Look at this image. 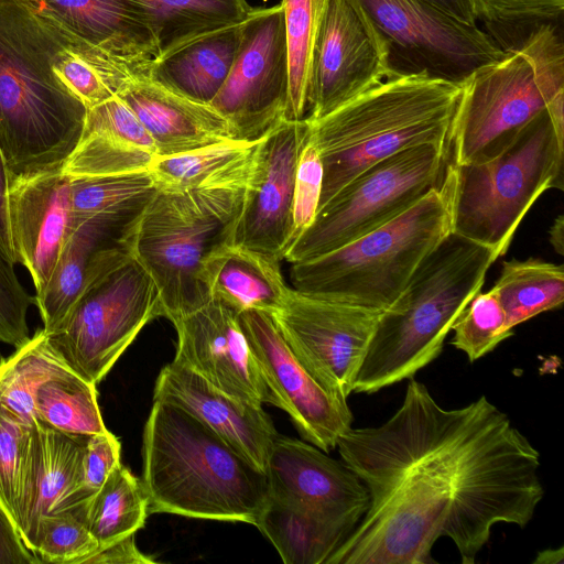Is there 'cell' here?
<instances>
[{
	"label": "cell",
	"instance_id": "cell-12",
	"mask_svg": "<svg viewBox=\"0 0 564 564\" xmlns=\"http://www.w3.org/2000/svg\"><path fill=\"white\" fill-rule=\"evenodd\" d=\"M382 312L291 288L271 315L302 366L330 395L347 401Z\"/></svg>",
	"mask_w": 564,
	"mask_h": 564
},
{
	"label": "cell",
	"instance_id": "cell-41",
	"mask_svg": "<svg viewBox=\"0 0 564 564\" xmlns=\"http://www.w3.org/2000/svg\"><path fill=\"white\" fill-rule=\"evenodd\" d=\"M322 186L323 163L318 149L311 139L310 130V138L301 152L296 167L289 250L314 221Z\"/></svg>",
	"mask_w": 564,
	"mask_h": 564
},
{
	"label": "cell",
	"instance_id": "cell-9",
	"mask_svg": "<svg viewBox=\"0 0 564 564\" xmlns=\"http://www.w3.org/2000/svg\"><path fill=\"white\" fill-rule=\"evenodd\" d=\"M564 145L546 110L534 117L499 155L485 162L447 163L451 229L507 253L514 232L547 189L563 191Z\"/></svg>",
	"mask_w": 564,
	"mask_h": 564
},
{
	"label": "cell",
	"instance_id": "cell-32",
	"mask_svg": "<svg viewBox=\"0 0 564 564\" xmlns=\"http://www.w3.org/2000/svg\"><path fill=\"white\" fill-rule=\"evenodd\" d=\"M96 387L70 368L53 375L35 392L36 420L69 434L90 435L107 431Z\"/></svg>",
	"mask_w": 564,
	"mask_h": 564
},
{
	"label": "cell",
	"instance_id": "cell-10",
	"mask_svg": "<svg viewBox=\"0 0 564 564\" xmlns=\"http://www.w3.org/2000/svg\"><path fill=\"white\" fill-rule=\"evenodd\" d=\"M448 148L412 147L366 167L318 208L286 252L291 263L336 250L399 217L441 185Z\"/></svg>",
	"mask_w": 564,
	"mask_h": 564
},
{
	"label": "cell",
	"instance_id": "cell-35",
	"mask_svg": "<svg viewBox=\"0 0 564 564\" xmlns=\"http://www.w3.org/2000/svg\"><path fill=\"white\" fill-rule=\"evenodd\" d=\"M156 191L149 171L69 177L75 220L94 216L137 217Z\"/></svg>",
	"mask_w": 564,
	"mask_h": 564
},
{
	"label": "cell",
	"instance_id": "cell-13",
	"mask_svg": "<svg viewBox=\"0 0 564 564\" xmlns=\"http://www.w3.org/2000/svg\"><path fill=\"white\" fill-rule=\"evenodd\" d=\"M290 66L282 6L252 10L230 72L209 104L228 122L231 138L256 142L284 120Z\"/></svg>",
	"mask_w": 564,
	"mask_h": 564
},
{
	"label": "cell",
	"instance_id": "cell-28",
	"mask_svg": "<svg viewBox=\"0 0 564 564\" xmlns=\"http://www.w3.org/2000/svg\"><path fill=\"white\" fill-rule=\"evenodd\" d=\"M259 141L230 139L173 155H156L149 173L162 191L245 188Z\"/></svg>",
	"mask_w": 564,
	"mask_h": 564
},
{
	"label": "cell",
	"instance_id": "cell-34",
	"mask_svg": "<svg viewBox=\"0 0 564 564\" xmlns=\"http://www.w3.org/2000/svg\"><path fill=\"white\" fill-rule=\"evenodd\" d=\"M149 516L148 498L141 479L121 463L91 498L87 525L98 549L142 529Z\"/></svg>",
	"mask_w": 564,
	"mask_h": 564
},
{
	"label": "cell",
	"instance_id": "cell-45",
	"mask_svg": "<svg viewBox=\"0 0 564 564\" xmlns=\"http://www.w3.org/2000/svg\"><path fill=\"white\" fill-rule=\"evenodd\" d=\"M42 563L24 544L15 522L0 503V564Z\"/></svg>",
	"mask_w": 564,
	"mask_h": 564
},
{
	"label": "cell",
	"instance_id": "cell-48",
	"mask_svg": "<svg viewBox=\"0 0 564 564\" xmlns=\"http://www.w3.org/2000/svg\"><path fill=\"white\" fill-rule=\"evenodd\" d=\"M444 13L468 25H478L471 0H424Z\"/></svg>",
	"mask_w": 564,
	"mask_h": 564
},
{
	"label": "cell",
	"instance_id": "cell-21",
	"mask_svg": "<svg viewBox=\"0 0 564 564\" xmlns=\"http://www.w3.org/2000/svg\"><path fill=\"white\" fill-rule=\"evenodd\" d=\"M153 401L182 408L265 473L279 433L262 406L231 397L175 360L161 369Z\"/></svg>",
	"mask_w": 564,
	"mask_h": 564
},
{
	"label": "cell",
	"instance_id": "cell-42",
	"mask_svg": "<svg viewBox=\"0 0 564 564\" xmlns=\"http://www.w3.org/2000/svg\"><path fill=\"white\" fill-rule=\"evenodd\" d=\"M84 130L105 134L156 156L150 133L117 95L88 109Z\"/></svg>",
	"mask_w": 564,
	"mask_h": 564
},
{
	"label": "cell",
	"instance_id": "cell-27",
	"mask_svg": "<svg viewBox=\"0 0 564 564\" xmlns=\"http://www.w3.org/2000/svg\"><path fill=\"white\" fill-rule=\"evenodd\" d=\"M241 24L196 37L154 59L148 76L202 104H210L224 85L237 55Z\"/></svg>",
	"mask_w": 564,
	"mask_h": 564
},
{
	"label": "cell",
	"instance_id": "cell-50",
	"mask_svg": "<svg viewBox=\"0 0 564 564\" xmlns=\"http://www.w3.org/2000/svg\"><path fill=\"white\" fill-rule=\"evenodd\" d=\"M563 547L546 549L538 553L534 564H562L563 563Z\"/></svg>",
	"mask_w": 564,
	"mask_h": 564
},
{
	"label": "cell",
	"instance_id": "cell-5",
	"mask_svg": "<svg viewBox=\"0 0 564 564\" xmlns=\"http://www.w3.org/2000/svg\"><path fill=\"white\" fill-rule=\"evenodd\" d=\"M497 259L490 248L449 232L382 312L352 392H378L413 378L434 361Z\"/></svg>",
	"mask_w": 564,
	"mask_h": 564
},
{
	"label": "cell",
	"instance_id": "cell-40",
	"mask_svg": "<svg viewBox=\"0 0 564 564\" xmlns=\"http://www.w3.org/2000/svg\"><path fill=\"white\" fill-rule=\"evenodd\" d=\"M32 425L0 406V503L15 522Z\"/></svg>",
	"mask_w": 564,
	"mask_h": 564
},
{
	"label": "cell",
	"instance_id": "cell-37",
	"mask_svg": "<svg viewBox=\"0 0 564 564\" xmlns=\"http://www.w3.org/2000/svg\"><path fill=\"white\" fill-rule=\"evenodd\" d=\"M477 23L503 51L519 45L534 29L562 23L564 0H471Z\"/></svg>",
	"mask_w": 564,
	"mask_h": 564
},
{
	"label": "cell",
	"instance_id": "cell-43",
	"mask_svg": "<svg viewBox=\"0 0 564 564\" xmlns=\"http://www.w3.org/2000/svg\"><path fill=\"white\" fill-rule=\"evenodd\" d=\"M35 304L22 286L14 271V263L0 250V340L14 346L30 338L28 312Z\"/></svg>",
	"mask_w": 564,
	"mask_h": 564
},
{
	"label": "cell",
	"instance_id": "cell-25",
	"mask_svg": "<svg viewBox=\"0 0 564 564\" xmlns=\"http://www.w3.org/2000/svg\"><path fill=\"white\" fill-rule=\"evenodd\" d=\"M116 95L148 130L156 155H173L232 139L228 122L209 104L180 95L148 75L130 78Z\"/></svg>",
	"mask_w": 564,
	"mask_h": 564
},
{
	"label": "cell",
	"instance_id": "cell-38",
	"mask_svg": "<svg viewBox=\"0 0 564 564\" xmlns=\"http://www.w3.org/2000/svg\"><path fill=\"white\" fill-rule=\"evenodd\" d=\"M451 344L466 354L470 362L492 351L513 334L492 289L478 292L455 321Z\"/></svg>",
	"mask_w": 564,
	"mask_h": 564
},
{
	"label": "cell",
	"instance_id": "cell-30",
	"mask_svg": "<svg viewBox=\"0 0 564 564\" xmlns=\"http://www.w3.org/2000/svg\"><path fill=\"white\" fill-rule=\"evenodd\" d=\"M147 15L161 56L207 33L241 24L252 9L245 0H129Z\"/></svg>",
	"mask_w": 564,
	"mask_h": 564
},
{
	"label": "cell",
	"instance_id": "cell-33",
	"mask_svg": "<svg viewBox=\"0 0 564 564\" xmlns=\"http://www.w3.org/2000/svg\"><path fill=\"white\" fill-rule=\"evenodd\" d=\"M69 368L51 346L42 329L0 361V406L25 424L36 420L34 397L40 384Z\"/></svg>",
	"mask_w": 564,
	"mask_h": 564
},
{
	"label": "cell",
	"instance_id": "cell-7",
	"mask_svg": "<svg viewBox=\"0 0 564 564\" xmlns=\"http://www.w3.org/2000/svg\"><path fill=\"white\" fill-rule=\"evenodd\" d=\"M449 232L451 189L444 176L386 225L326 254L292 263L293 289L384 311Z\"/></svg>",
	"mask_w": 564,
	"mask_h": 564
},
{
	"label": "cell",
	"instance_id": "cell-1",
	"mask_svg": "<svg viewBox=\"0 0 564 564\" xmlns=\"http://www.w3.org/2000/svg\"><path fill=\"white\" fill-rule=\"evenodd\" d=\"M336 448L369 505L326 564H433L441 538L473 564L497 523L524 528L544 496L540 453L507 413L485 395L445 409L414 377L390 419Z\"/></svg>",
	"mask_w": 564,
	"mask_h": 564
},
{
	"label": "cell",
	"instance_id": "cell-17",
	"mask_svg": "<svg viewBox=\"0 0 564 564\" xmlns=\"http://www.w3.org/2000/svg\"><path fill=\"white\" fill-rule=\"evenodd\" d=\"M239 323L276 408L285 411L301 436L328 453L351 427L352 413L322 386L296 359L270 313H239Z\"/></svg>",
	"mask_w": 564,
	"mask_h": 564
},
{
	"label": "cell",
	"instance_id": "cell-24",
	"mask_svg": "<svg viewBox=\"0 0 564 564\" xmlns=\"http://www.w3.org/2000/svg\"><path fill=\"white\" fill-rule=\"evenodd\" d=\"M138 217L94 216L75 220L48 285L34 296L46 334L58 327L99 276L131 253L129 237Z\"/></svg>",
	"mask_w": 564,
	"mask_h": 564
},
{
	"label": "cell",
	"instance_id": "cell-44",
	"mask_svg": "<svg viewBox=\"0 0 564 564\" xmlns=\"http://www.w3.org/2000/svg\"><path fill=\"white\" fill-rule=\"evenodd\" d=\"M121 444L108 430L87 437L82 458L79 499L88 505L111 470L119 465Z\"/></svg>",
	"mask_w": 564,
	"mask_h": 564
},
{
	"label": "cell",
	"instance_id": "cell-4",
	"mask_svg": "<svg viewBox=\"0 0 564 564\" xmlns=\"http://www.w3.org/2000/svg\"><path fill=\"white\" fill-rule=\"evenodd\" d=\"M462 82L395 73L327 115L308 120L323 163L322 207L373 163L412 147L449 148Z\"/></svg>",
	"mask_w": 564,
	"mask_h": 564
},
{
	"label": "cell",
	"instance_id": "cell-23",
	"mask_svg": "<svg viewBox=\"0 0 564 564\" xmlns=\"http://www.w3.org/2000/svg\"><path fill=\"white\" fill-rule=\"evenodd\" d=\"M31 1L40 13L132 76L148 75L161 56L147 15L129 0Z\"/></svg>",
	"mask_w": 564,
	"mask_h": 564
},
{
	"label": "cell",
	"instance_id": "cell-3",
	"mask_svg": "<svg viewBox=\"0 0 564 564\" xmlns=\"http://www.w3.org/2000/svg\"><path fill=\"white\" fill-rule=\"evenodd\" d=\"M150 513L256 525L269 499L264 471L192 414L153 401L142 443Z\"/></svg>",
	"mask_w": 564,
	"mask_h": 564
},
{
	"label": "cell",
	"instance_id": "cell-36",
	"mask_svg": "<svg viewBox=\"0 0 564 564\" xmlns=\"http://www.w3.org/2000/svg\"><path fill=\"white\" fill-rule=\"evenodd\" d=\"M325 0H282L290 87L284 120L307 117L310 76L315 40Z\"/></svg>",
	"mask_w": 564,
	"mask_h": 564
},
{
	"label": "cell",
	"instance_id": "cell-14",
	"mask_svg": "<svg viewBox=\"0 0 564 564\" xmlns=\"http://www.w3.org/2000/svg\"><path fill=\"white\" fill-rule=\"evenodd\" d=\"M387 39L398 73L426 72L462 82L503 51L480 26L459 22L424 0H361Z\"/></svg>",
	"mask_w": 564,
	"mask_h": 564
},
{
	"label": "cell",
	"instance_id": "cell-6",
	"mask_svg": "<svg viewBox=\"0 0 564 564\" xmlns=\"http://www.w3.org/2000/svg\"><path fill=\"white\" fill-rule=\"evenodd\" d=\"M564 109L562 23L534 29L519 45L462 80L449 143L456 165L505 151L539 113Z\"/></svg>",
	"mask_w": 564,
	"mask_h": 564
},
{
	"label": "cell",
	"instance_id": "cell-39",
	"mask_svg": "<svg viewBox=\"0 0 564 564\" xmlns=\"http://www.w3.org/2000/svg\"><path fill=\"white\" fill-rule=\"evenodd\" d=\"M87 508L55 513L40 521L32 552L42 563L83 564L98 549L87 525Z\"/></svg>",
	"mask_w": 564,
	"mask_h": 564
},
{
	"label": "cell",
	"instance_id": "cell-15",
	"mask_svg": "<svg viewBox=\"0 0 564 564\" xmlns=\"http://www.w3.org/2000/svg\"><path fill=\"white\" fill-rule=\"evenodd\" d=\"M387 39L361 0H325L315 40L307 120L394 75Z\"/></svg>",
	"mask_w": 564,
	"mask_h": 564
},
{
	"label": "cell",
	"instance_id": "cell-8",
	"mask_svg": "<svg viewBox=\"0 0 564 564\" xmlns=\"http://www.w3.org/2000/svg\"><path fill=\"white\" fill-rule=\"evenodd\" d=\"M243 191L158 189L137 218L129 246L156 286L161 316L173 322L210 300L204 263L215 248L229 242Z\"/></svg>",
	"mask_w": 564,
	"mask_h": 564
},
{
	"label": "cell",
	"instance_id": "cell-2",
	"mask_svg": "<svg viewBox=\"0 0 564 564\" xmlns=\"http://www.w3.org/2000/svg\"><path fill=\"white\" fill-rule=\"evenodd\" d=\"M55 26L31 0H0V150L10 185L63 171L88 108L59 79Z\"/></svg>",
	"mask_w": 564,
	"mask_h": 564
},
{
	"label": "cell",
	"instance_id": "cell-11",
	"mask_svg": "<svg viewBox=\"0 0 564 564\" xmlns=\"http://www.w3.org/2000/svg\"><path fill=\"white\" fill-rule=\"evenodd\" d=\"M159 316L156 286L130 253L99 276L46 335L59 358L97 386L140 330Z\"/></svg>",
	"mask_w": 564,
	"mask_h": 564
},
{
	"label": "cell",
	"instance_id": "cell-22",
	"mask_svg": "<svg viewBox=\"0 0 564 564\" xmlns=\"http://www.w3.org/2000/svg\"><path fill=\"white\" fill-rule=\"evenodd\" d=\"M87 437L62 432L39 421L32 425L15 518L21 538L31 552L43 518L76 512L88 506L79 499Z\"/></svg>",
	"mask_w": 564,
	"mask_h": 564
},
{
	"label": "cell",
	"instance_id": "cell-20",
	"mask_svg": "<svg viewBox=\"0 0 564 564\" xmlns=\"http://www.w3.org/2000/svg\"><path fill=\"white\" fill-rule=\"evenodd\" d=\"M8 215L17 263L28 269L40 295L75 225L69 177L58 171L12 183Z\"/></svg>",
	"mask_w": 564,
	"mask_h": 564
},
{
	"label": "cell",
	"instance_id": "cell-26",
	"mask_svg": "<svg viewBox=\"0 0 564 564\" xmlns=\"http://www.w3.org/2000/svg\"><path fill=\"white\" fill-rule=\"evenodd\" d=\"M203 282L210 299L238 314L250 310L274 314L291 289L283 279L280 261L231 242L219 245L207 257Z\"/></svg>",
	"mask_w": 564,
	"mask_h": 564
},
{
	"label": "cell",
	"instance_id": "cell-47",
	"mask_svg": "<svg viewBox=\"0 0 564 564\" xmlns=\"http://www.w3.org/2000/svg\"><path fill=\"white\" fill-rule=\"evenodd\" d=\"M9 188V174L0 150V250L17 264L8 215Z\"/></svg>",
	"mask_w": 564,
	"mask_h": 564
},
{
	"label": "cell",
	"instance_id": "cell-49",
	"mask_svg": "<svg viewBox=\"0 0 564 564\" xmlns=\"http://www.w3.org/2000/svg\"><path fill=\"white\" fill-rule=\"evenodd\" d=\"M563 232H564V217L563 215H558L550 230H549V240L553 247V249L555 250L556 253H558L560 256L563 254Z\"/></svg>",
	"mask_w": 564,
	"mask_h": 564
},
{
	"label": "cell",
	"instance_id": "cell-46",
	"mask_svg": "<svg viewBox=\"0 0 564 564\" xmlns=\"http://www.w3.org/2000/svg\"><path fill=\"white\" fill-rule=\"evenodd\" d=\"M84 563L87 564H150L155 560L143 554L137 546L134 533L97 549ZM83 563V564H84Z\"/></svg>",
	"mask_w": 564,
	"mask_h": 564
},
{
	"label": "cell",
	"instance_id": "cell-18",
	"mask_svg": "<svg viewBox=\"0 0 564 564\" xmlns=\"http://www.w3.org/2000/svg\"><path fill=\"white\" fill-rule=\"evenodd\" d=\"M172 324L177 334L173 360L240 401L259 406L276 405L235 310L210 299Z\"/></svg>",
	"mask_w": 564,
	"mask_h": 564
},
{
	"label": "cell",
	"instance_id": "cell-19",
	"mask_svg": "<svg viewBox=\"0 0 564 564\" xmlns=\"http://www.w3.org/2000/svg\"><path fill=\"white\" fill-rule=\"evenodd\" d=\"M265 475L270 497L354 529L369 505L358 476L341 459L308 442L279 435Z\"/></svg>",
	"mask_w": 564,
	"mask_h": 564
},
{
	"label": "cell",
	"instance_id": "cell-29",
	"mask_svg": "<svg viewBox=\"0 0 564 564\" xmlns=\"http://www.w3.org/2000/svg\"><path fill=\"white\" fill-rule=\"evenodd\" d=\"M256 527L285 564H326L354 528L269 496Z\"/></svg>",
	"mask_w": 564,
	"mask_h": 564
},
{
	"label": "cell",
	"instance_id": "cell-16",
	"mask_svg": "<svg viewBox=\"0 0 564 564\" xmlns=\"http://www.w3.org/2000/svg\"><path fill=\"white\" fill-rule=\"evenodd\" d=\"M310 130L306 118L283 120L259 141L229 242L284 259L296 167Z\"/></svg>",
	"mask_w": 564,
	"mask_h": 564
},
{
	"label": "cell",
	"instance_id": "cell-31",
	"mask_svg": "<svg viewBox=\"0 0 564 564\" xmlns=\"http://www.w3.org/2000/svg\"><path fill=\"white\" fill-rule=\"evenodd\" d=\"M491 289L513 329L543 312L562 307L564 267L535 258L503 261Z\"/></svg>",
	"mask_w": 564,
	"mask_h": 564
}]
</instances>
